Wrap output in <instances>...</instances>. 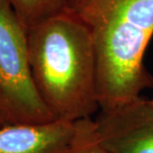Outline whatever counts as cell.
Masks as SVG:
<instances>
[{"instance_id":"obj_1","label":"cell","mask_w":153,"mask_h":153,"mask_svg":"<svg viewBox=\"0 0 153 153\" xmlns=\"http://www.w3.org/2000/svg\"><path fill=\"white\" fill-rule=\"evenodd\" d=\"M66 11L92 39L100 111L152 88L153 76L144 58L153 37V0H66Z\"/></svg>"},{"instance_id":"obj_2","label":"cell","mask_w":153,"mask_h":153,"mask_svg":"<svg viewBox=\"0 0 153 153\" xmlns=\"http://www.w3.org/2000/svg\"><path fill=\"white\" fill-rule=\"evenodd\" d=\"M27 44L34 85L55 120L92 117L100 106L87 28L65 11L27 29Z\"/></svg>"},{"instance_id":"obj_3","label":"cell","mask_w":153,"mask_h":153,"mask_svg":"<svg viewBox=\"0 0 153 153\" xmlns=\"http://www.w3.org/2000/svg\"><path fill=\"white\" fill-rule=\"evenodd\" d=\"M0 120L2 127L55 120L35 88L27 29L9 0H0Z\"/></svg>"},{"instance_id":"obj_4","label":"cell","mask_w":153,"mask_h":153,"mask_svg":"<svg viewBox=\"0 0 153 153\" xmlns=\"http://www.w3.org/2000/svg\"><path fill=\"white\" fill-rule=\"evenodd\" d=\"M99 136L111 153H153V105L141 96L94 119Z\"/></svg>"},{"instance_id":"obj_5","label":"cell","mask_w":153,"mask_h":153,"mask_svg":"<svg viewBox=\"0 0 153 153\" xmlns=\"http://www.w3.org/2000/svg\"><path fill=\"white\" fill-rule=\"evenodd\" d=\"M74 123L54 120L0 127V153H65Z\"/></svg>"},{"instance_id":"obj_6","label":"cell","mask_w":153,"mask_h":153,"mask_svg":"<svg viewBox=\"0 0 153 153\" xmlns=\"http://www.w3.org/2000/svg\"><path fill=\"white\" fill-rule=\"evenodd\" d=\"M18 18L29 29L66 11V0H9Z\"/></svg>"},{"instance_id":"obj_7","label":"cell","mask_w":153,"mask_h":153,"mask_svg":"<svg viewBox=\"0 0 153 153\" xmlns=\"http://www.w3.org/2000/svg\"><path fill=\"white\" fill-rule=\"evenodd\" d=\"M65 153H111L102 144L95 122L87 117L74 122V132Z\"/></svg>"},{"instance_id":"obj_8","label":"cell","mask_w":153,"mask_h":153,"mask_svg":"<svg viewBox=\"0 0 153 153\" xmlns=\"http://www.w3.org/2000/svg\"><path fill=\"white\" fill-rule=\"evenodd\" d=\"M150 101H151V103H152V105H153V99H152V100H150Z\"/></svg>"},{"instance_id":"obj_9","label":"cell","mask_w":153,"mask_h":153,"mask_svg":"<svg viewBox=\"0 0 153 153\" xmlns=\"http://www.w3.org/2000/svg\"><path fill=\"white\" fill-rule=\"evenodd\" d=\"M0 127H2V123H1V120H0Z\"/></svg>"}]
</instances>
